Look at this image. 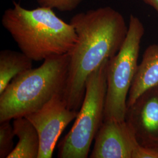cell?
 I'll list each match as a JSON object with an SVG mask.
<instances>
[{
    "label": "cell",
    "instance_id": "15",
    "mask_svg": "<svg viewBox=\"0 0 158 158\" xmlns=\"http://www.w3.org/2000/svg\"><path fill=\"white\" fill-rule=\"evenodd\" d=\"M146 4L152 6L158 14V0H143Z\"/></svg>",
    "mask_w": 158,
    "mask_h": 158
},
{
    "label": "cell",
    "instance_id": "5",
    "mask_svg": "<svg viewBox=\"0 0 158 158\" xmlns=\"http://www.w3.org/2000/svg\"><path fill=\"white\" fill-rule=\"evenodd\" d=\"M144 32L140 19L131 15L124 42L108 63L104 121L125 120L127 99L139 64L140 45Z\"/></svg>",
    "mask_w": 158,
    "mask_h": 158
},
{
    "label": "cell",
    "instance_id": "4",
    "mask_svg": "<svg viewBox=\"0 0 158 158\" xmlns=\"http://www.w3.org/2000/svg\"><path fill=\"white\" fill-rule=\"evenodd\" d=\"M105 60L87 79L84 100L72 129L59 145V158H86L104 117L107 93Z\"/></svg>",
    "mask_w": 158,
    "mask_h": 158
},
{
    "label": "cell",
    "instance_id": "10",
    "mask_svg": "<svg viewBox=\"0 0 158 158\" xmlns=\"http://www.w3.org/2000/svg\"><path fill=\"white\" fill-rule=\"evenodd\" d=\"M12 126L19 141L7 158H38L40 137L34 125L23 117L14 119Z\"/></svg>",
    "mask_w": 158,
    "mask_h": 158
},
{
    "label": "cell",
    "instance_id": "2",
    "mask_svg": "<svg viewBox=\"0 0 158 158\" xmlns=\"http://www.w3.org/2000/svg\"><path fill=\"white\" fill-rule=\"evenodd\" d=\"M13 3V7L4 12L1 23L21 52L39 62L72 50L77 36L70 23L63 21L51 8L28 10Z\"/></svg>",
    "mask_w": 158,
    "mask_h": 158
},
{
    "label": "cell",
    "instance_id": "14",
    "mask_svg": "<svg viewBox=\"0 0 158 158\" xmlns=\"http://www.w3.org/2000/svg\"><path fill=\"white\" fill-rule=\"evenodd\" d=\"M132 158H158V148L144 147L139 144L134 152Z\"/></svg>",
    "mask_w": 158,
    "mask_h": 158
},
{
    "label": "cell",
    "instance_id": "3",
    "mask_svg": "<svg viewBox=\"0 0 158 158\" xmlns=\"http://www.w3.org/2000/svg\"><path fill=\"white\" fill-rule=\"evenodd\" d=\"M69 62V53L50 57L12 79L0 94V123L25 117L63 94Z\"/></svg>",
    "mask_w": 158,
    "mask_h": 158
},
{
    "label": "cell",
    "instance_id": "1",
    "mask_svg": "<svg viewBox=\"0 0 158 158\" xmlns=\"http://www.w3.org/2000/svg\"><path fill=\"white\" fill-rule=\"evenodd\" d=\"M70 23L77 40L69 53L68 79L63 97L68 108L79 111L85 97L87 79L105 60L118 53L128 27L122 14L110 6L76 14Z\"/></svg>",
    "mask_w": 158,
    "mask_h": 158
},
{
    "label": "cell",
    "instance_id": "8",
    "mask_svg": "<svg viewBox=\"0 0 158 158\" xmlns=\"http://www.w3.org/2000/svg\"><path fill=\"white\" fill-rule=\"evenodd\" d=\"M158 85L144 92L127 107L125 121L139 145L158 148Z\"/></svg>",
    "mask_w": 158,
    "mask_h": 158
},
{
    "label": "cell",
    "instance_id": "6",
    "mask_svg": "<svg viewBox=\"0 0 158 158\" xmlns=\"http://www.w3.org/2000/svg\"><path fill=\"white\" fill-rule=\"evenodd\" d=\"M77 111L68 108L63 94H57L40 110L25 116L34 125L40 137L38 158H51L63 131L73 119Z\"/></svg>",
    "mask_w": 158,
    "mask_h": 158
},
{
    "label": "cell",
    "instance_id": "11",
    "mask_svg": "<svg viewBox=\"0 0 158 158\" xmlns=\"http://www.w3.org/2000/svg\"><path fill=\"white\" fill-rule=\"evenodd\" d=\"M33 60L22 52L4 49L0 52V94L12 79L32 69Z\"/></svg>",
    "mask_w": 158,
    "mask_h": 158
},
{
    "label": "cell",
    "instance_id": "7",
    "mask_svg": "<svg viewBox=\"0 0 158 158\" xmlns=\"http://www.w3.org/2000/svg\"><path fill=\"white\" fill-rule=\"evenodd\" d=\"M94 140L91 158H132L139 145L125 120H104Z\"/></svg>",
    "mask_w": 158,
    "mask_h": 158
},
{
    "label": "cell",
    "instance_id": "13",
    "mask_svg": "<svg viewBox=\"0 0 158 158\" xmlns=\"http://www.w3.org/2000/svg\"><path fill=\"white\" fill-rule=\"evenodd\" d=\"M84 0H36L40 6L60 12L72 11Z\"/></svg>",
    "mask_w": 158,
    "mask_h": 158
},
{
    "label": "cell",
    "instance_id": "9",
    "mask_svg": "<svg viewBox=\"0 0 158 158\" xmlns=\"http://www.w3.org/2000/svg\"><path fill=\"white\" fill-rule=\"evenodd\" d=\"M158 85V44L149 46L138 64L137 72L130 89L127 107L146 91Z\"/></svg>",
    "mask_w": 158,
    "mask_h": 158
},
{
    "label": "cell",
    "instance_id": "12",
    "mask_svg": "<svg viewBox=\"0 0 158 158\" xmlns=\"http://www.w3.org/2000/svg\"><path fill=\"white\" fill-rule=\"evenodd\" d=\"M15 136L10 121L0 123V158H7L14 148V138Z\"/></svg>",
    "mask_w": 158,
    "mask_h": 158
},
{
    "label": "cell",
    "instance_id": "16",
    "mask_svg": "<svg viewBox=\"0 0 158 158\" xmlns=\"http://www.w3.org/2000/svg\"></svg>",
    "mask_w": 158,
    "mask_h": 158
}]
</instances>
